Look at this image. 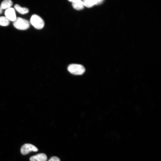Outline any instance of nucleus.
Returning <instances> with one entry per match:
<instances>
[{"label":"nucleus","mask_w":161,"mask_h":161,"mask_svg":"<svg viewBox=\"0 0 161 161\" xmlns=\"http://www.w3.org/2000/svg\"><path fill=\"white\" fill-rule=\"evenodd\" d=\"M30 22L32 25L37 29H42L44 24L43 19L40 16L36 14H33L31 16Z\"/></svg>","instance_id":"7ed1b4c3"},{"label":"nucleus","mask_w":161,"mask_h":161,"mask_svg":"<svg viewBox=\"0 0 161 161\" xmlns=\"http://www.w3.org/2000/svg\"><path fill=\"white\" fill-rule=\"evenodd\" d=\"M13 25L15 27L21 30H25L28 29L30 26V23L27 20L18 17L13 21Z\"/></svg>","instance_id":"f257e3e1"},{"label":"nucleus","mask_w":161,"mask_h":161,"mask_svg":"<svg viewBox=\"0 0 161 161\" xmlns=\"http://www.w3.org/2000/svg\"><path fill=\"white\" fill-rule=\"evenodd\" d=\"M13 2L10 0H5L3 1L1 4L0 7L2 10L7 9L12 5Z\"/></svg>","instance_id":"9d476101"},{"label":"nucleus","mask_w":161,"mask_h":161,"mask_svg":"<svg viewBox=\"0 0 161 161\" xmlns=\"http://www.w3.org/2000/svg\"><path fill=\"white\" fill-rule=\"evenodd\" d=\"M38 151V149L37 147L29 143L24 144L21 149V153L24 155L28 154L31 151L36 152Z\"/></svg>","instance_id":"20e7f679"},{"label":"nucleus","mask_w":161,"mask_h":161,"mask_svg":"<svg viewBox=\"0 0 161 161\" xmlns=\"http://www.w3.org/2000/svg\"><path fill=\"white\" fill-rule=\"evenodd\" d=\"M69 1L72 2L73 7L76 10H81L83 9L84 7V6L82 1L80 0H72Z\"/></svg>","instance_id":"0eeeda50"},{"label":"nucleus","mask_w":161,"mask_h":161,"mask_svg":"<svg viewBox=\"0 0 161 161\" xmlns=\"http://www.w3.org/2000/svg\"><path fill=\"white\" fill-rule=\"evenodd\" d=\"M103 1V0H84L83 1L84 6L87 7H91L95 5L100 4Z\"/></svg>","instance_id":"6e6552de"},{"label":"nucleus","mask_w":161,"mask_h":161,"mask_svg":"<svg viewBox=\"0 0 161 161\" xmlns=\"http://www.w3.org/2000/svg\"><path fill=\"white\" fill-rule=\"evenodd\" d=\"M2 10L1 8V7H0V14H1L2 13Z\"/></svg>","instance_id":"ddd939ff"},{"label":"nucleus","mask_w":161,"mask_h":161,"mask_svg":"<svg viewBox=\"0 0 161 161\" xmlns=\"http://www.w3.org/2000/svg\"><path fill=\"white\" fill-rule=\"evenodd\" d=\"M48 161H60V159L56 157H52Z\"/></svg>","instance_id":"f8f14e48"},{"label":"nucleus","mask_w":161,"mask_h":161,"mask_svg":"<svg viewBox=\"0 0 161 161\" xmlns=\"http://www.w3.org/2000/svg\"><path fill=\"white\" fill-rule=\"evenodd\" d=\"M14 8L17 12L22 14H27L29 12V10L27 8L22 7L18 4L15 5Z\"/></svg>","instance_id":"1a4fd4ad"},{"label":"nucleus","mask_w":161,"mask_h":161,"mask_svg":"<svg viewBox=\"0 0 161 161\" xmlns=\"http://www.w3.org/2000/svg\"><path fill=\"white\" fill-rule=\"evenodd\" d=\"M30 161H46L47 157L44 153H40L31 157Z\"/></svg>","instance_id":"423d86ee"},{"label":"nucleus","mask_w":161,"mask_h":161,"mask_svg":"<svg viewBox=\"0 0 161 161\" xmlns=\"http://www.w3.org/2000/svg\"><path fill=\"white\" fill-rule=\"evenodd\" d=\"M68 71L75 75H81L85 72V69L82 65L77 64H72L68 67Z\"/></svg>","instance_id":"f03ea898"},{"label":"nucleus","mask_w":161,"mask_h":161,"mask_svg":"<svg viewBox=\"0 0 161 161\" xmlns=\"http://www.w3.org/2000/svg\"><path fill=\"white\" fill-rule=\"evenodd\" d=\"M5 15L10 21H14L16 18L15 10L13 8L7 9L5 12Z\"/></svg>","instance_id":"39448f33"},{"label":"nucleus","mask_w":161,"mask_h":161,"mask_svg":"<svg viewBox=\"0 0 161 161\" xmlns=\"http://www.w3.org/2000/svg\"><path fill=\"white\" fill-rule=\"evenodd\" d=\"M10 24V20L5 16L0 17V25L3 26H8Z\"/></svg>","instance_id":"9b49d317"}]
</instances>
